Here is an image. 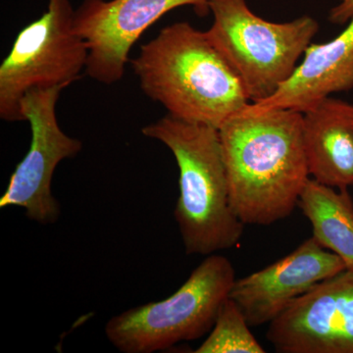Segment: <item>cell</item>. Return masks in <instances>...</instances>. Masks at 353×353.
Masks as SVG:
<instances>
[{
	"label": "cell",
	"instance_id": "cell-4",
	"mask_svg": "<svg viewBox=\"0 0 353 353\" xmlns=\"http://www.w3.org/2000/svg\"><path fill=\"white\" fill-rule=\"evenodd\" d=\"M210 13L206 34L240 78L250 103L275 94L320 29L307 15L269 22L253 13L246 0H211Z\"/></svg>",
	"mask_w": 353,
	"mask_h": 353
},
{
	"label": "cell",
	"instance_id": "cell-10",
	"mask_svg": "<svg viewBox=\"0 0 353 353\" xmlns=\"http://www.w3.org/2000/svg\"><path fill=\"white\" fill-rule=\"evenodd\" d=\"M347 267L313 236L262 270L236 279L229 297L250 327L269 324L292 301Z\"/></svg>",
	"mask_w": 353,
	"mask_h": 353
},
{
	"label": "cell",
	"instance_id": "cell-9",
	"mask_svg": "<svg viewBox=\"0 0 353 353\" xmlns=\"http://www.w3.org/2000/svg\"><path fill=\"white\" fill-rule=\"evenodd\" d=\"M266 336L278 353H353V270L292 301L269 323Z\"/></svg>",
	"mask_w": 353,
	"mask_h": 353
},
{
	"label": "cell",
	"instance_id": "cell-12",
	"mask_svg": "<svg viewBox=\"0 0 353 353\" xmlns=\"http://www.w3.org/2000/svg\"><path fill=\"white\" fill-rule=\"evenodd\" d=\"M309 175L336 189L353 187V104L327 97L303 113Z\"/></svg>",
	"mask_w": 353,
	"mask_h": 353
},
{
	"label": "cell",
	"instance_id": "cell-3",
	"mask_svg": "<svg viewBox=\"0 0 353 353\" xmlns=\"http://www.w3.org/2000/svg\"><path fill=\"white\" fill-rule=\"evenodd\" d=\"M141 132L166 145L178 164L174 216L185 253L208 256L238 245L245 225L230 202L219 130L167 114Z\"/></svg>",
	"mask_w": 353,
	"mask_h": 353
},
{
	"label": "cell",
	"instance_id": "cell-15",
	"mask_svg": "<svg viewBox=\"0 0 353 353\" xmlns=\"http://www.w3.org/2000/svg\"><path fill=\"white\" fill-rule=\"evenodd\" d=\"M353 18V0H341L330 10L329 21L334 25H345Z\"/></svg>",
	"mask_w": 353,
	"mask_h": 353
},
{
	"label": "cell",
	"instance_id": "cell-2",
	"mask_svg": "<svg viewBox=\"0 0 353 353\" xmlns=\"http://www.w3.org/2000/svg\"><path fill=\"white\" fill-rule=\"evenodd\" d=\"M131 64L145 94L178 119L219 130L250 103L231 65L189 22L163 28Z\"/></svg>",
	"mask_w": 353,
	"mask_h": 353
},
{
	"label": "cell",
	"instance_id": "cell-6",
	"mask_svg": "<svg viewBox=\"0 0 353 353\" xmlns=\"http://www.w3.org/2000/svg\"><path fill=\"white\" fill-rule=\"evenodd\" d=\"M70 0H48V10L18 34L0 66V118L26 121L21 102L28 92L67 85L82 78L88 46L74 28Z\"/></svg>",
	"mask_w": 353,
	"mask_h": 353
},
{
	"label": "cell",
	"instance_id": "cell-1",
	"mask_svg": "<svg viewBox=\"0 0 353 353\" xmlns=\"http://www.w3.org/2000/svg\"><path fill=\"white\" fill-rule=\"evenodd\" d=\"M230 202L245 225L270 226L292 214L309 175L303 113H238L219 129Z\"/></svg>",
	"mask_w": 353,
	"mask_h": 353
},
{
	"label": "cell",
	"instance_id": "cell-13",
	"mask_svg": "<svg viewBox=\"0 0 353 353\" xmlns=\"http://www.w3.org/2000/svg\"><path fill=\"white\" fill-rule=\"evenodd\" d=\"M297 206L310 222L313 238L353 270V199L348 189L309 178Z\"/></svg>",
	"mask_w": 353,
	"mask_h": 353
},
{
	"label": "cell",
	"instance_id": "cell-11",
	"mask_svg": "<svg viewBox=\"0 0 353 353\" xmlns=\"http://www.w3.org/2000/svg\"><path fill=\"white\" fill-rule=\"evenodd\" d=\"M303 61L275 94L250 103L241 113L277 109L303 113L336 92L353 90V18L336 38L306 48Z\"/></svg>",
	"mask_w": 353,
	"mask_h": 353
},
{
	"label": "cell",
	"instance_id": "cell-7",
	"mask_svg": "<svg viewBox=\"0 0 353 353\" xmlns=\"http://www.w3.org/2000/svg\"><path fill=\"white\" fill-rule=\"evenodd\" d=\"M66 88L32 90L23 97L21 108L31 126V145L0 197V208H23L30 220L41 225L54 224L61 215L51 189L58 165L77 157L83 148L80 139L65 134L58 124L57 104Z\"/></svg>",
	"mask_w": 353,
	"mask_h": 353
},
{
	"label": "cell",
	"instance_id": "cell-8",
	"mask_svg": "<svg viewBox=\"0 0 353 353\" xmlns=\"http://www.w3.org/2000/svg\"><path fill=\"white\" fill-rule=\"evenodd\" d=\"M211 0H83L74 28L88 46L85 73L97 82L122 80L132 46L165 14L190 6L199 17L210 13Z\"/></svg>",
	"mask_w": 353,
	"mask_h": 353
},
{
	"label": "cell",
	"instance_id": "cell-5",
	"mask_svg": "<svg viewBox=\"0 0 353 353\" xmlns=\"http://www.w3.org/2000/svg\"><path fill=\"white\" fill-rule=\"evenodd\" d=\"M234 281L236 272L227 257L208 255L170 296L110 318L106 338L123 353H154L199 340L212 330Z\"/></svg>",
	"mask_w": 353,
	"mask_h": 353
},
{
	"label": "cell",
	"instance_id": "cell-14",
	"mask_svg": "<svg viewBox=\"0 0 353 353\" xmlns=\"http://www.w3.org/2000/svg\"><path fill=\"white\" fill-rule=\"evenodd\" d=\"M196 353H265L250 331L238 304L228 297L221 305L214 326Z\"/></svg>",
	"mask_w": 353,
	"mask_h": 353
}]
</instances>
